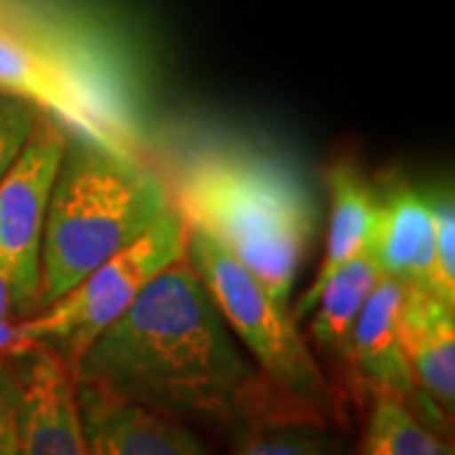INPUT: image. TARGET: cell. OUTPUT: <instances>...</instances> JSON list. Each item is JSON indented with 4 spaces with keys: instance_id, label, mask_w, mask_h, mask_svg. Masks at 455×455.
Segmentation results:
<instances>
[{
    "instance_id": "cell-16",
    "label": "cell",
    "mask_w": 455,
    "mask_h": 455,
    "mask_svg": "<svg viewBox=\"0 0 455 455\" xmlns=\"http://www.w3.org/2000/svg\"><path fill=\"white\" fill-rule=\"evenodd\" d=\"M230 455H344L319 420L283 418L245 427Z\"/></svg>"
},
{
    "instance_id": "cell-17",
    "label": "cell",
    "mask_w": 455,
    "mask_h": 455,
    "mask_svg": "<svg viewBox=\"0 0 455 455\" xmlns=\"http://www.w3.org/2000/svg\"><path fill=\"white\" fill-rule=\"evenodd\" d=\"M427 291L455 304V208L451 193L433 200V268Z\"/></svg>"
},
{
    "instance_id": "cell-20",
    "label": "cell",
    "mask_w": 455,
    "mask_h": 455,
    "mask_svg": "<svg viewBox=\"0 0 455 455\" xmlns=\"http://www.w3.org/2000/svg\"><path fill=\"white\" fill-rule=\"evenodd\" d=\"M33 349H38V347L23 334L20 319L16 316L0 319V359H20Z\"/></svg>"
},
{
    "instance_id": "cell-8",
    "label": "cell",
    "mask_w": 455,
    "mask_h": 455,
    "mask_svg": "<svg viewBox=\"0 0 455 455\" xmlns=\"http://www.w3.org/2000/svg\"><path fill=\"white\" fill-rule=\"evenodd\" d=\"M403 299L405 283L390 276L379 278L352 324L341 357L370 390L407 403L418 397V385L403 344Z\"/></svg>"
},
{
    "instance_id": "cell-13",
    "label": "cell",
    "mask_w": 455,
    "mask_h": 455,
    "mask_svg": "<svg viewBox=\"0 0 455 455\" xmlns=\"http://www.w3.org/2000/svg\"><path fill=\"white\" fill-rule=\"evenodd\" d=\"M0 94L20 97L74 132L109 137L64 74L23 44L0 36ZM112 140V137H109Z\"/></svg>"
},
{
    "instance_id": "cell-5",
    "label": "cell",
    "mask_w": 455,
    "mask_h": 455,
    "mask_svg": "<svg viewBox=\"0 0 455 455\" xmlns=\"http://www.w3.org/2000/svg\"><path fill=\"white\" fill-rule=\"evenodd\" d=\"M188 223L178 208L164 212L140 241L104 260L59 299L23 316V334L36 347H49L74 367L89 344L119 319L147 283L185 256Z\"/></svg>"
},
{
    "instance_id": "cell-9",
    "label": "cell",
    "mask_w": 455,
    "mask_h": 455,
    "mask_svg": "<svg viewBox=\"0 0 455 455\" xmlns=\"http://www.w3.org/2000/svg\"><path fill=\"white\" fill-rule=\"evenodd\" d=\"M92 455H212L185 423L76 385Z\"/></svg>"
},
{
    "instance_id": "cell-21",
    "label": "cell",
    "mask_w": 455,
    "mask_h": 455,
    "mask_svg": "<svg viewBox=\"0 0 455 455\" xmlns=\"http://www.w3.org/2000/svg\"><path fill=\"white\" fill-rule=\"evenodd\" d=\"M5 316L23 319V316H20V309H18L16 289H13L11 274H8L5 263L0 260V319H5Z\"/></svg>"
},
{
    "instance_id": "cell-19",
    "label": "cell",
    "mask_w": 455,
    "mask_h": 455,
    "mask_svg": "<svg viewBox=\"0 0 455 455\" xmlns=\"http://www.w3.org/2000/svg\"><path fill=\"white\" fill-rule=\"evenodd\" d=\"M18 427V372L0 359V455H13Z\"/></svg>"
},
{
    "instance_id": "cell-18",
    "label": "cell",
    "mask_w": 455,
    "mask_h": 455,
    "mask_svg": "<svg viewBox=\"0 0 455 455\" xmlns=\"http://www.w3.org/2000/svg\"><path fill=\"white\" fill-rule=\"evenodd\" d=\"M41 109L20 97L0 94V178L26 147Z\"/></svg>"
},
{
    "instance_id": "cell-15",
    "label": "cell",
    "mask_w": 455,
    "mask_h": 455,
    "mask_svg": "<svg viewBox=\"0 0 455 455\" xmlns=\"http://www.w3.org/2000/svg\"><path fill=\"white\" fill-rule=\"evenodd\" d=\"M362 455H453L405 400L377 395Z\"/></svg>"
},
{
    "instance_id": "cell-4",
    "label": "cell",
    "mask_w": 455,
    "mask_h": 455,
    "mask_svg": "<svg viewBox=\"0 0 455 455\" xmlns=\"http://www.w3.org/2000/svg\"><path fill=\"white\" fill-rule=\"evenodd\" d=\"M185 256L259 372L299 410L322 420L331 407V387L291 309L281 307L241 260L196 228H188Z\"/></svg>"
},
{
    "instance_id": "cell-7",
    "label": "cell",
    "mask_w": 455,
    "mask_h": 455,
    "mask_svg": "<svg viewBox=\"0 0 455 455\" xmlns=\"http://www.w3.org/2000/svg\"><path fill=\"white\" fill-rule=\"evenodd\" d=\"M13 455H92L71 367L49 347L28 352L18 370Z\"/></svg>"
},
{
    "instance_id": "cell-1",
    "label": "cell",
    "mask_w": 455,
    "mask_h": 455,
    "mask_svg": "<svg viewBox=\"0 0 455 455\" xmlns=\"http://www.w3.org/2000/svg\"><path fill=\"white\" fill-rule=\"evenodd\" d=\"M74 382L178 423L307 418L259 372L188 256L152 278L71 367Z\"/></svg>"
},
{
    "instance_id": "cell-12",
    "label": "cell",
    "mask_w": 455,
    "mask_h": 455,
    "mask_svg": "<svg viewBox=\"0 0 455 455\" xmlns=\"http://www.w3.org/2000/svg\"><path fill=\"white\" fill-rule=\"evenodd\" d=\"M329 188V220H326V251L319 271L311 278L309 289L301 293L299 304L291 309L293 322L299 324L314 307L316 296L337 268L362 256L372 241L377 196L362 178L357 167L347 160L331 164L326 172Z\"/></svg>"
},
{
    "instance_id": "cell-6",
    "label": "cell",
    "mask_w": 455,
    "mask_h": 455,
    "mask_svg": "<svg viewBox=\"0 0 455 455\" xmlns=\"http://www.w3.org/2000/svg\"><path fill=\"white\" fill-rule=\"evenodd\" d=\"M66 137L61 122L41 112L16 163L0 178V260L13 281L20 316L41 307V235Z\"/></svg>"
},
{
    "instance_id": "cell-10",
    "label": "cell",
    "mask_w": 455,
    "mask_h": 455,
    "mask_svg": "<svg viewBox=\"0 0 455 455\" xmlns=\"http://www.w3.org/2000/svg\"><path fill=\"white\" fill-rule=\"evenodd\" d=\"M403 344L418 385L435 415H451L455 405V304L423 286L405 283Z\"/></svg>"
},
{
    "instance_id": "cell-3",
    "label": "cell",
    "mask_w": 455,
    "mask_h": 455,
    "mask_svg": "<svg viewBox=\"0 0 455 455\" xmlns=\"http://www.w3.org/2000/svg\"><path fill=\"white\" fill-rule=\"evenodd\" d=\"M188 228L205 233L289 307L314 235V203L291 170L256 155H211L170 190Z\"/></svg>"
},
{
    "instance_id": "cell-2",
    "label": "cell",
    "mask_w": 455,
    "mask_h": 455,
    "mask_svg": "<svg viewBox=\"0 0 455 455\" xmlns=\"http://www.w3.org/2000/svg\"><path fill=\"white\" fill-rule=\"evenodd\" d=\"M172 208L160 175L109 137L68 134L41 235L38 309L140 241Z\"/></svg>"
},
{
    "instance_id": "cell-11",
    "label": "cell",
    "mask_w": 455,
    "mask_h": 455,
    "mask_svg": "<svg viewBox=\"0 0 455 455\" xmlns=\"http://www.w3.org/2000/svg\"><path fill=\"white\" fill-rule=\"evenodd\" d=\"M367 251L382 276L427 289L433 268V200L405 182L390 188L385 197H377V218Z\"/></svg>"
},
{
    "instance_id": "cell-14",
    "label": "cell",
    "mask_w": 455,
    "mask_h": 455,
    "mask_svg": "<svg viewBox=\"0 0 455 455\" xmlns=\"http://www.w3.org/2000/svg\"><path fill=\"white\" fill-rule=\"evenodd\" d=\"M379 278H382V271L370 251L344 263L326 278L314 307L307 314L311 316L309 334L311 339L316 341V347L339 352V355L344 352L352 324L357 322L359 311L374 291Z\"/></svg>"
}]
</instances>
